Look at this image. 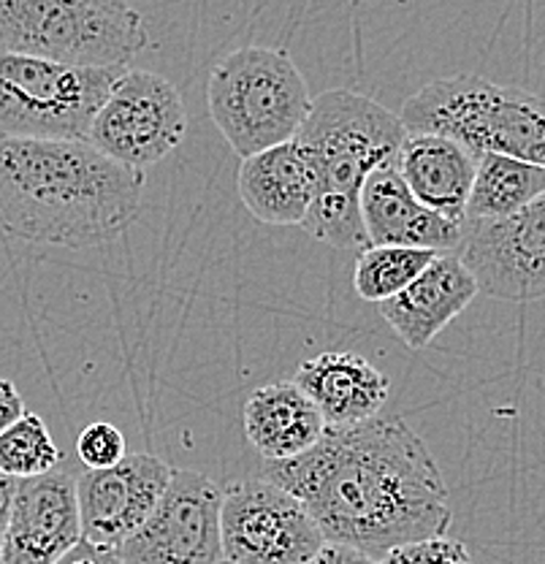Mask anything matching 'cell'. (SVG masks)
I'll return each instance as SVG.
<instances>
[{
	"mask_svg": "<svg viewBox=\"0 0 545 564\" xmlns=\"http://www.w3.org/2000/svg\"><path fill=\"white\" fill-rule=\"evenodd\" d=\"M263 478L293 494L328 543L353 545L378 562L450 527L443 473L402 415L326 426L302 456L266 462Z\"/></svg>",
	"mask_w": 545,
	"mask_h": 564,
	"instance_id": "6da1fadb",
	"label": "cell"
},
{
	"mask_svg": "<svg viewBox=\"0 0 545 564\" xmlns=\"http://www.w3.org/2000/svg\"><path fill=\"white\" fill-rule=\"evenodd\" d=\"M144 172L90 141L0 137V231L33 245L85 250L111 242L142 212Z\"/></svg>",
	"mask_w": 545,
	"mask_h": 564,
	"instance_id": "7a4b0ae2",
	"label": "cell"
},
{
	"mask_svg": "<svg viewBox=\"0 0 545 564\" xmlns=\"http://www.w3.org/2000/svg\"><path fill=\"white\" fill-rule=\"evenodd\" d=\"M407 137L400 115L353 90H328L313 98L307 120L293 141L313 172V204L304 228L337 250L367 247L359 198L367 176L396 163Z\"/></svg>",
	"mask_w": 545,
	"mask_h": 564,
	"instance_id": "3957f363",
	"label": "cell"
},
{
	"mask_svg": "<svg viewBox=\"0 0 545 564\" xmlns=\"http://www.w3.org/2000/svg\"><path fill=\"white\" fill-rule=\"evenodd\" d=\"M407 133L445 137L475 158L486 152L545 166V98L483 76H448L421 87L404 101Z\"/></svg>",
	"mask_w": 545,
	"mask_h": 564,
	"instance_id": "277c9868",
	"label": "cell"
},
{
	"mask_svg": "<svg viewBox=\"0 0 545 564\" xmlns=\"http://www.w3.org/2000/svg\"><path fill=\"white\" fill-rule=\"evenodd\" d=\"M150 44L128 0H0V50L90 68H126Z\"/></svg>",
	"mask_w": 545,
	"mask_h": 564,
	"instance_id": "5b68a950",
	"label": "cell"
},
{
	"mask_svg": "<svg viewBox=\"0 0 545 564\" xmlns=\"http://www.w3.org/2000/svg\"><path fill=\"white\" fill-rule=\"evenodd\" d=\"M209 117L239 158L283 144L313 109L307 79L277 46H242L215 66L207 87Z\"/></svg>",
	"mask_w": 545,
	"mask_h": 564,
	"instance_id": "8992f818",
	"label": "cell"
},
{
	"mask_svg": "<svg viewBox=\"0 0 545 564\" xmlns=\"http://www.w3.org/2000/svg\"><path fill=\"white\" fill-rule=\"evenodd\" d=\"M126 68H90L0 50V137L87 141Z\"/></svg>",
	"mask_w": 545,
	"mask_h": 564,
	"instance_id": "52a82bcc",
	"label": "cell"
},
{
	"mask_svg": "<svg viewBox=\"0 0 545 564\" xmlns=\"http://www.w3.org/2000/svg\"><path fill=\"white\" fill-rule=\"evenodd\" d=\"M187 131L177 87L152 70H122L92 117L87 141L98 152L137 172L172 155Z\"/></svg>",
	"mask_w": 545,
	"mask_h": 564,
	"instance_id": "ba28073f",
	"label": "cell"
},
{
	"mask_svg": "<svg viewBox=\"0 0 545 564\" xmlns=\"http://www.w3.org/2000/svg\"><path fill=\"white\" fill-rule=\"evenodd\" d=\"M220 543L228 564H307L326 540L293 494L250 478L222 491Z\"/></svg>",
	"mask_w": 545,
	"mask_h": 564,
	"instance_id": "9c48e42d",
	"label": "cell"
},
{
	"mask_svg": "<svg viewBox=\"0 0 545 564\" xmlns=\"http://www.w3.org/2000/svg\"><path fill=\"white\" fill-rule=\"evenodd\" d=\"M222 489L207 475L172 469L142 527L117 545L122 564H222Z\"/></svg>",
	"mask_w": 545,
	"mask_h": 564,
	"instance_id": "30bf717a",
	"label": "cell"
},
{
	"mask_svg": "<svg viewBox=\"0 0 545 564\" xmlns=\"http://www.w3.org/2000/svg\"><path fill=\"white\" fill-rule=\"evenodd\" d=\"M478 293L502 302H537L545 296V193L497 220L461 226L456 247Z\"/></svg>",
	"mask_w": 545,
	"mask_h": 564,
	"instance_id": "8fae6325",
	"label": "cell"
},
{
	"mask_svg": "<svg viewBox=\"0 0 545 564\" xmlns=\"http://www.w3.org/2000/svg\"><path fill=\"white\" fill-rule=\"evenodd\" d=\"M172 478V467L152 454H128L107 469L76 475L81 538L117 549L152 513Z\"/></svg>",
	"mask_w": 545,
	"mask_h": 564,
	"instance_id": "7c38bea8",
	"label": "cell"
},
{
	"mask_svg": "<svg viewBox=\"0 0 545 564\" xmlns=\"http://www.w3.org/2000/svg\"><path fill=\"white\" fill-rule=\"evenodd\" d=\"M81 540L76 475L68 467L17 480L0 564H55Z\"/></svg>",
	"mask_w": 545,
	"mask_h": 564,
	"instance_id": "4fadbf2b",
	"label": "cell"
},
{
	"mask_svg": "<svg viewBox=\"0 0 545 564\" xmlns=\"http://www.w3.org/2000/svg\"><path fill=\"white\" fill-rule=\"evenodd\" d=\"M359 212L367 245L421 247V250L456 252L461 226L418 202L396 172V163H383L361 187Z\"/></svg>",
	"mask_w": 545,
	"mask_h": 564,
	"instance_id": "5bb4252c",
	"label": "cell"
},
{
	"mask_svg": "<svg viewBox=\"0 0 545 564\" xmlns=\"http://www.w3.org/2000/svg\"><path fill=\"white\" fill-rule=\"evenodd\" d=\"M478 296L470 269L456 252H439L404 291L380 302V315L410 350H424Z\"/></svg>",
	"mask_w": 545,
	"mask_h": 564,
	"instance_id": "9a60e30c",
	"label": "cell"
},
{
	"mask_svg": "<svg viewBox=\"0 0 545 564\" xmlns=\"http://www.w3.org/2000/svg\"><path fill=\"white\" fill-rule=\"evenodd\" d=\"M293 383L324 415L326 426H350L383 410L391 380L359 352L328 350L298 364Z\"/></svg>",
	"mask_w": 545,
	"mask_h": 564,
	"instance_id": "2e32d148",
	"label": "cell"
},
{
	"mask_svg": "<svg viewBox=\"0 0 545 564\" xmlns=\"http://www.w3.org/2000/svg\"><path fill=\"white\" fill-rule=\"evenodd\" d=\"M237 191L255 220L266 226H304L313 204V172L291 139L242 158Z\"/></svg>",
	"mask_w": 545,
	"mask_h": 564,
	"instance_id": "e0dca14e",
	"label": "cell"
},
{
	"mask_svg": "<svg viewBox=\"0 0 545 564\" xmlns=\"http://www.w3.org/2000/svg\"><path fill=\"white\" fill-rule=\"evenodd\" d=\"M478 158L456 141L435 133H407L396 152V172L424 207L465 223L467 198Z\"/></svg>",
	"mask_w": 545,
	"mask_h": 564,
	"instance_id": "ac0fdd59",
	"label": "cell"
},
{
	"mask_svg": "<svg viewBox=\"0 0 545 564\" xmlns=\"http://www.w3.org/2000/svg\"><path fill=\"white\" fill-rule=\"evenodd\" d=\"M244 437L263 462H285L313 448L326 421L296 383L255 388L244 402Z\"/></svg>",
	"mask_w": 545,
	"mask_h": 564,
	"instance_id": "d6986e66",
	"label": "cell"
},
{
	"mask_svg": "<svg viewBox=\"0 0 545 564\" xmlns=\"http://www.w3.org/2000/svg\"><path fill=\"white\" fill-rule=\"evenodd\" d=\"M545 193V166L510 155L486 152L478 155L475 180L467 198L465 223L497 220L526 207ZM461 223V226H465Z\"/></svg>",
	"mask_w": 545,
	"mask_h": 564,
	"instance_id": "ffe728a7",
	"label": "cell"
},
{
	"mask_svg": "<svg viewBox=\"0 0 545 564\" xmlns=\"http://www.w3.org/2000/svg\"><path fill=\"white\" fill-rule=\"evenodd\" d=\"M437 256L439 252L421 250V247L367 245L356 258V293L369 304L385 302L404 291Z\"/></svg>",
	"mask_w": 545,
	"mask_h": 564,
	"instance_id": "44dd1931",
	"label": "cell"
},
{
	"mask_svg": "<svg viewBox=\"0 0 545 564\" xmlns=\"http://www.w3.org/2000/svg\"><path fill=\"white\" fill-rule=\"evenodd\" d=\"M63 454L41 415L28 413L0 432V473L9 478H36L61 467Z\"/></svg>",
	"mask_w": 545,
	"mask_h": 564,
	"instance_id": "7402d4cb",
	"label": "cell"
},
{
	"mask_svg": "<svg viewBox=\"0 0 545 564\" xmlns=\"http://www.w3.org/2000/svg\"><path fill=\"white\" fill-rule=\"evenodd\" d=\"M76 456L85 464V469H107L128 456L126 434L115 423L98 421L81 429L76 440Z\"/></svg>",
	"mask_w": 545,
	"mask_h": 564,
	"instance_id": "603a6c76",
	"label": "cell"
},
{
	"mask_svg": "<svg viewBox=\"0 0 545 564\" xmlns=\"http://www.w3.org/2000/svg\"><path fill=\"white\" fill-rule=\"evenodd\" d=\"M380 564H472L465 543L450 538H426L391 549Z\"/></svg>",
	"mask_w": 545,
	"mask_h": 564,
	"instance_id": "cb8c5ba5",
	"label": "cell"
},
{
	"mask_svg": "<svg viewBox=\"0 0 545 564\" xmlns=\"http://www.w3.org/2000/svg\"><path fill=\"white\" fill-rule=\"evenodd\" d=\"M55 564H122L117 556V549H107V545H96L90 540L81 538L72 551L61 556Z\"/></svg>",
	"mask_w": 545,
	"mask_h": 564,
	"instance_id": "d4e9b609",
	"label": "cell"
},
{
	"mask_svg": "<svg viewBox=\"0 0 545 564\" xmlns=\"http://www.w3.org/2000/svg\"><path fill=\"white\" fill-rule=\"evenodd\" d=\"M307 564H380L372 556H367L363 551L353 549V545H345V543H326L320 545L318 554L313 556Z\"/></svg>",
	"mask_w": 545,
	"mask_h": 564,
	"instance_id": "484cf974",
	"label": "cell"
},
{
	"mask_svg": "<svg viewBox=\"0 0 545 564\" xmlns=\"http://www.w3.org/2000/svg\"><path fill=\"white\" fill-rule=\"evenodd\" d=\"M22 415H25V402H22L17 386L11 380H0V432Z\"/></svg>",
	"mask_w": 545,
	"mask_h": 564,
	"instance_id": "4316f807",
	"label": "cell"
},
{
	"mask_svg": "<svg viewBox=\"0 0 545 564\" xmlns=\"http://www.w3.org/2000/svg\"><path fill=\"white\" fill-rule=\"evenodd\" d=\"M14 494H17V478H9V475L0 473V545H3V534H6V524H9Z\"/></svg>",
	"mask_w": 545,
	"mask_h": 564,
	"instance_id": "83f0119b",
	"label": "cell"
},
{
	"mask_svg": "<svg viewBox=\"0 0 545 564\" xmlns=\"http://www.w3.org/2000/svg\"><path fill=\"white\" fill-rule=\"evenodd\" d=\"M222 564H228V562H222Z\"/></svg>",
	"mask_w": 545,
	"mask_h": 564,
	"instance_id": "f1b7e54d",
	"label": "cell"
}]
</instances>
